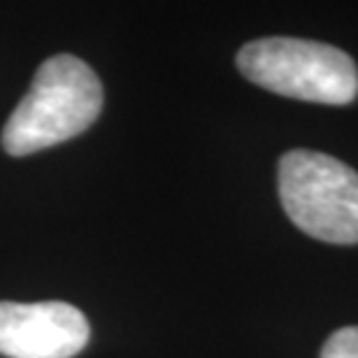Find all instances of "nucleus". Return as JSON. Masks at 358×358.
<instances>
[{"instance_id":"nucleus-1","label":"nucleus","mask_w":358,"mask_h":358,"mask_svg":"<svg viewBox=\"0 0 358 358\" xmlns=\"http://www.w3.org/2000/svg\"><path fill=\"white\" fill-rule=\"evenodd\" d=\"M103 110V84L82 59L59 54L35 73L3 128L10 156H28L84 133Z\"/></svg>"},{"instance_id":"nucleus-2","label":"nucleus","mask_w":358,"mask_h":358,"mask_svg":"<svg viewBox=\"0 0 358 358\" xmlns=\"http://www.w3.org/2000/svg\"><path fill=\"white\" fill-rule=\"evenodd\" d=\"M238 68L256 87L307 103L347 105L358 96L354 59L326 42L254 40L238 52Z\"/></svg>"},{"instance_id":"nucleus-3","label":"nucleus","mask_w":358,"mask_h":358,"mask_svg":"<svg viewBox=\"0 0 358 358\" xmlns=\"http://www.w3.org/2000/svg\"><path fill=\"white\" fill-rule=\"evenodd\" d=\"M279 200L305 235L358 245V173L335 156L293 149L279 159Z\"/></svg>"},{"instance_id":"nucleus-4","label":"nucleus","mask_w":358,"mask_h":358,"mask_svg":"<svg viewBox=\"0 0 358 358\" xmlns=\"http://www.w3.org/2000/svg\"><path fill=\"white\" fill-rule=\"evenodd\" d=\"M89 338V319L68 303H0V354L7 358H73Z\"/></svg>"},{"instance_id":"nucleus-5","label":"nucleus","mask_w":358,"mask_h":358,"mask_svg":"<svg viewBox=\"0 0 358 358\" xmlns=\"http://www.w3.org/2000/svg\"><path fill=\"white\" fill-rule=\"evenodd\" d=\"M321 358H358V326L335 331L321 349Z\"/></svg>"}]
</instances>
